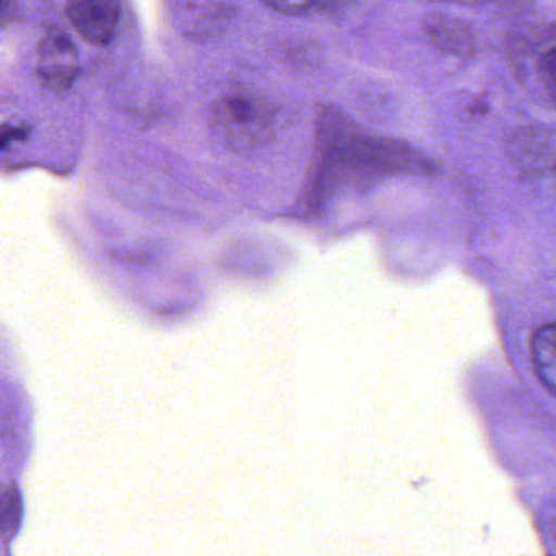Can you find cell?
Here are the masks:
<instances>
[{
    "label": "cell",
    "instance_id": "cell-1",
    "mask_svg": "<svg viewBox=\"0 0 556 556\" xmlns=\"http://www.w3.org/2000/svg\"><path fill=\"white\" fill-rule=\"evenodd\" d=\"M215 127L235 146L264 142L270 132L266 101L243 87H231L215 98L212 106Z\"/></svg>",
    "mask_w": 556,
    "mask_h": 556
},
{
    "label": "cell",
    "instance_id": "cell-2",
    "mask_svg": "<svg viewBox=\"0 0 556 556\" xmlns=\"http://www.w3.org/2000/svg\"><path fill=\"white\" fill-rule=\"evenodd\" d=\"M78 71L74 42L61 29L51 28L39 45L38 74L52 90L71 87Z\"/></svg>",
    "mask_w": 556,
    "mask_h": 556
},
{
    "label": "cell",
    "instance_id": "cell-3",
    "mask_svg": "<svg viewBox=\"0 0 556 556\" xmlns=\"http://www.w3.org/2000/svg\"><path fill=\"white\" fill-rule=\"evenodd\" d=\"M67 16L85 41L104 46L116 33L119 7L117 0H71Z\"/></svg>",
    "mask_w": 556,
    "mask_h": 556
},
{
    "label": "cell",
    "instance_id": "cell-4",
    "mask_svg": "<svg viewBox=\"0 0 556 556\" xmlns=\"http://www.w3.org/2000/svg\"><path fill=\"white\" fill-rule=\"evenodd\" d=\"M428 36L438 48L453 54L469 55L476 49V39L466 23L447 16H431L427 23Z\"/></svg>",
    "mask_w": 556,
    "mask_h": 556
},
{
    "label": "cell",
    "instance_id": "cell-5",
    "mask_svg": "<svg viewBox=\"0 0 556 556\" xmlns=\"http://www.w3.org/2000/svg\"><path fill=\"white\" fill-rule=\"evenodd\" d=\"M531 350L539 379L556 397V323L542 326L534 333Z\"/></svg>",
    "mask_w": 556,
    "mask_h": 556
},
{
    "label": "cell",
    "instance_id": "cell-6",
    "mask_svg": "<svg viewBox=\"0 0 556 556\" xmlns=\"http://www.w3.org/2000/svg\"><path fill=\"white\" fill-rule=\"evenodd\" d=\"M264 2L278 12L306 15L311 12H329L337 7H342L345 0H264Z\"/></svg>",
    "mask_w": 556,
    "mask_h": 556
},
{
    "label": "cell",
    "instance_id": "cell-7",
    "mask_svg": "<svg viewBox=\"0 0 556 556\" xmlns=\"http://www.w3.org/2000/svg\"><path fill=\"white\" fill-rule=\"evenodd\" d=\"M20 518L18 496L12 489L0 486V532L15 531Z\"/></svg>",
    "mask_w": 556,
    "mask_h": 556
},
{
    "label": "cell",
    "instance_id": "cell-8",
    "mask_svg": "<svg viewBox=\"0 0 556 556\" xmlns=\"http://www.w3.org/2000/svg\"><path fill=\"white\" fill-rule=\"evenodd\" d=\"M7 2H9V0H0V15H3V13H5Z\"/></svg>",
    "mask_w": 556,
    "mask_h": 556
}]
</instances>
